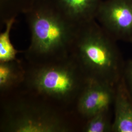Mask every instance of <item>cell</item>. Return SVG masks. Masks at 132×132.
I'll return each instance as SVG.
<instances>
[{"instance_id":"obj_1","label":"cell","mask_w":132,"mask_h":132,"mask_svg":"<svg viewBox=\"0 0 132 132\" xmlns=\"http://www.w3.org/2000/svg\"><path fill=\"white\" fill-rule=\"evenodd\" d=\"M24 14L31 36L26 55L31 64L71 54L78 25L62 12L54 0H35Z\"/></svg>"},{"instance_id":"obj_2","label":"cell","mask_w":132,"mask_h":132,"mask_svg":"<svg viewBox=\"0 0 132 132\" xmlns=\"http://www.w3.org/2000/svg\"><path fill=\"white\" fill-rule=\"evenodd\" d=\"M116 41L95 19L78 26L71 54L87 79L117 84L125 64Z\"/></svg>"},{"instance_id":"obj_3","label":"cell","mask_w":132,"mask_h":132,"mask_svg":"<svg viewBox=\"0 0 132 132\" xmlns=\"http://www.w3.org/2000/svg\"><path fill=\"white\" fill-rule=\"evenodd\" d=\"M24 83L29 90L61 103L77 99L87 78L73 56L31 64Z\"/></svg>"},{"instance_id":"obj_4","label":"cell","mask_w":132,"mask_h":132,"mask_svg":"<svg viewBox=\"0 0 132 132\" xmlns=\"http://www.w3.org/2000/svg\"><path fill=\"white\" fill-rule=\"evenodd\" d=\"M0 130L5 132H68L70 124L58 111L47 105L16 99L3 107Z\"/></svg>"},{"instance_id":"obj_5","label":"cell","mask_w":132,"mask_h":132,"mask_svg":"<svg viewBox=\"0 0 132 132\" xmlns=\"http://www.w3.org/2000/svg\"><path fill=\"white\" fill-rule=\"evenodd\" d=\"M96 19L116 40L132 41V0L102 1Z\"/></svg>"},{"instance_id":"obj_6","label":"cell","mask_w":132,"mask_h":132,"mask_svg":"<svg viewBox=\"0 0 132 132\" xmlns=\"http://www.w3.org/2000/svg\"><path fill=\"white\" fill-rule=\"evenodd\" d=\"M115 93L116 86L88 79L77 99L78 113L88 119L99 112L110 109L114 102Z\"/></svg>"},{"instance_id":"obj_7","label":"cell","mask_w":132,"mask_h":132,"mask_svg":"<svg viewBox=\"0 0 132 132\" xmlns=\"http://www.w3.org/2000/svg\"><path fill=\"white\" fill-rule=\"evenodd\" d=\"M112 132H132V95L123 75L116 86Z\"/></svg>"},{"instance_id":"obj_8","label":"cell","mask_w":132,"mask_h":132,"mask_svg":"<svg viewBox=\"0 0 132 132\" xmlns=\"http://www.w3.org/2000/svg\"><path fill=\"white\" fill-rule=\"evenodd\" d=\"M72 22L80 24L96 20L102 0H54Z\"/></svg>"},{"instance_id":"obj_9","label":"cell","mask_w":132,"mask_h":132,"mask_svg":"<svg viewBox=\"0 0 132 132\" xmlns=\"http://www.w3.org/2000/svg\"><path fill=\"white\" fill-rule=\"evenodd\" d=\"M26 71L17 59L0 62V92L5 94L24 83Z\"/></svg>"},{"instance_id":"obj_10","label":"cell","mask_w":132,"mask_h":132,"mask_svg":"<svg viewBox=\"0 0 132 132\" xmlns=\"http://www.w3.org/2000/svg\"><path fill=\"white\" fill-rule=\"evenodd\" d=\"M35 0H0V20L5 21L24 14L33 5Z\"/></svg>"},{"instance_id":"obj_11","label":"cell","mask_w":132,"mask_h":132,"mask_svg":"<svg viewBox=\"0 0 132 132\" xmlns=\"http://www.w3.org/2000/svg\"><path fill=\"white\" fill-rule=\"evenodd\" d=\"M16 18H12L5 21V30L0 34V62L16 60L19 52L15 48L10 39V33Z\"/></svg>"},{"instance_id":"obj_12","label":"cell","mask_w":132,"mask_h":132,"mask_svg":"<svg viewBox=\"0 0 132 132\" xmlns=\"http://www.w3.org/2000/svg\"><path fill=\"white\" fill-rule=\"evenodd\" d=\"M109 111L110 109L105 110L88 118L83 132H112L113 122L110 118Z\"/></svg>"},{"instance_id":"obj_13","label":"cell","mask_w":132,"mask_h":132,"mask_svg":"<svg viewBox=\"0 0 132 132\" xmlns=\"http://www.w3.org/2000/svg\"><path fill=\"white\" fill-rule=\"evenodd\" d=\"M123 77L129 90L132 95V60L128 61L127 63L125 64Z\"/></svg>"},{"instance_id":"obj_14","label":"cell","mask_w":132,"mask_h":132,"mask_svg":"<svg viewBox=\"0 0 132 132\" xmlns=\"http://www.w3.org/2000/svg\"><path fill=\"white\" fill-rule=\"evenodd\" d=\"M131 43H132V42H131Z\"/></svg>"}]
</instances>
